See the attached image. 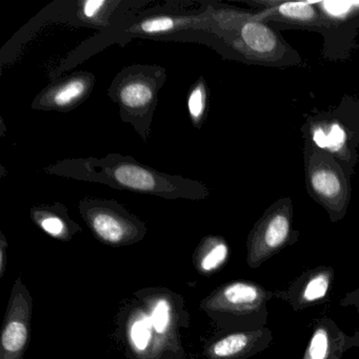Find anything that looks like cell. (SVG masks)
<instances>
[{"label":"cell","mask_w":359,"mask_h":359,"mask_svg":"<svg viewBox=\"0 0 359 359\" xmlns=\"http://www.w3.org/2000/svg\"><path fill=\"white\" fill-rule=\"evenodd\" d=\"M113 176L121 186L132 190L154 192L158 186L156 176L152 172L133 163H125L115 168Z\"/></svg>","instance_id":"5bb4252c"},{"label":"cell","mask_w":359,"mask_h":359,"mask_svg":"<svg viewBox=\"0 0 359 359\" xmlns=\"http://www.w3.org/2000/svg\"><path fill=\"white\" fill-rule=\"evenodd\" d=\"M355 8H356L357 13H359V1H354Z\"/></svg>","instance_id":"d4e9b609"},{"label":"cell","mask_w":359,"mask_h":359,"mask_svg":"<svg viewBox=\"0 0 359 359\" xmlns=\"http://www.w3.org/2000/svg\"><path fill=\"white\" fill-rule=\"evenodd\" d=\"M142 296H138L140 302H144L147 312L150 315L155 336L161 350L177 346V296L171 292L161 290H142Z\"/></svg>","instance_id":"52a82bcc"},{"label":"cell","mask_w":359,"mask_h":359,"mask_svg":"<svg viewBox=\"0 0 359 359\" xmlns=\"http://www.w3.org/2000/svg\"><path fill=\"white\" fill-rule=\"evenodd\" d=\"M175 27V22L169 18H150L140 25V29L147 34L167 33Z\"/></svg>","instance_id":"44dd1931"},{"label":"cell","mask_w":359,"mask_h":359,"mask_svg":"<svg viewBox=\"0 0 359 359\" xmlns=\"http://www.w3.org/2000/svg\"><path fill=\"white\" fill-rule=\"evenodd\" d=\"M83 215L100 243L111 247L133 245L146 234L142 222L111 208L94 207L86 210Z\"/></svg>","instance_id":"8992f818"},{"label":"cell","mask_w":359,"mask_h":359,"mask_svg":"<svg viewBox=\"0 0 359 359\" xmlns=\"http://www.w3.org/2000/svg\"><path fill=\"white\" fill-rule=\"evenodd\" d=\"M251 5L260 9L255 14L259 22H279L302 27H325V20L317 7V3H285L280 0H255Z\"/></svg>","instance_id":"ba28073f"},{"label":"cell","mask_w":359,"mask_h":359,"mask_svg":"<svg viewBox=\"0 0 359 359\" xmlns=\"http://www.w3.org/2000/svg\"><path fill=\"white\" fill-rule=\"evenodd\" d=\"M346 299H351V304H355L357 306V310L359 312V291L353 292L350 295H348Z\"/></svg>","instance_id":"cb8c5ba5"},{"label":"cell","mask_w":359,"mask_h":359,"mask_svg":"<svg viewBox=\"0 0 359 359\" xmlns=\"http://www.w3.org/2000/svg\"><path fill=\"white\" fill-rule=\"evenodd\" d=\"M205 100H207V94H205V88L203 83H199L198 86L191 92L188 100L189 113L193 121H201L203 116L205 110Z\"/></svg>","instance_id":"ffe728a7"},{"label":"cell","mask_w":359,"mask_h":359,"mask_svg":"<svg viewBox=\"0 0 359 359\" xmlns=\"http://www.w3.org/2000/svg\"><path fill=\"white\" fill-rule=\"evenodd\" d=\"M33 220L50 236L62 241H71L73 235L79 230V226H75L69 218L62 217L55 212H33Z\"/></svg>","instance_id":"9a60e30c"},{"label":"cell","mask_w":359,"mask_h":359,"mask_svg":"<svg viewBox=\"0 0 359 359\" xmlns=\"http://www.w3.org/2000/svg\"><path fill=\"white\" fill-rule=\"evenodd\" d=\"M304 140L316 148L333 155L352 175L358 163V140L336 116L335 113H321L306 118L302 128Z\"/></svg>","instance_id":"277c9868"},{"label":"cell","mask_w":359,"mask_h":359,"mask_svg":"<svg viewBox=\"0 0 359 359\" xmlns=\"http://www.w3.org/2000/svg\"><path fill=\"white\" fill-rule=\"evenodd\" d=\"M127 338L130 348L137 358H149L161 351L150 315L144 309L135 308L130 312L127 321Z\"/></svg>","instance_id":"7c38bea8"},{"label":"cell","mask_w":359,"mask_h":359,"mask_svg":"<svg viewBox=\"0 0 359 359\" xmlns=\"http://www.w3.org/2000/svg\"><path fill=\"white\" fill-rule=\"evenodd\" d=\"M323 323L315 327L302 359H340V355L348 348V338L335 325Z\"/></svg>","instance_id":"8fae6325"},{"label":"cell","mask_w":359,"mask_h":359,"mask_svg":"<svg viewBox=\"0 0 359 359\" xmlns=\"http://www.w3.org/2000/svg\"><path fill=\"white\" fill-rule=\"evenodd\" d=\"M154 92L146 81H132L123 86L119 93V98L123 106L129 109L144 108L152 102Z\"/></svg>","instance_id":"2e32d148"},{"label":"cell","mask_w":359,"mask_h":359,"mask_svg":"<svg viewBox=\"0 0 359 359\" xmlns=\"http://www.w3.org/2000/svg\"><path fill=\"white\" fill-rule=\"evenodd\" d=\"M87 83L81 79H72L58 86L51 94V102L57 108H67L85 95Z\"/></svg>","instance_id":"e0dca14e"},{"label":"cell","mask_w":359,"mask_h":359,"mask_svg":"<svg viewBox=\"0 0 359 359\" xmlns=\"http://www.w3.org/2000/svg\"><path fill=\"white\" fill-rule=\"evenodd\" d=\"M304 174L309 195L329 214L332 222L346 216L351 201V174L325 151L304 140Z\"/></svg>","instance_id":"6da1fadb"},{"label":"cell","mask_w":359,"mask_h":359,"mask_svg":"<svg viewBox=\"0 0 359 359\" xmlns=\"http://www.w3.org/2000/svg\"><path fill=\"white\" fill-rule=\"evenodd\" d=\"M106 1L104 0H88L83 5V13L87 18H95L100 13Z\"/></svg>","instance_id":"7402d4cb"},{"label":"cell","mask_w":359,"mask_h":359,"mask_svg":"<svg viewBox=\"0 0 359 359\" xmlns=\"http://www.w3.org/2000/svg\"><path fill=\"white\" fill-rule=\"evenodd\" d=\"M32 315V296L22 277H18L12 287L6 311L0 338V359L24 358L30 341Z\"/></svg>","instance_id":"5b68a950"},{"label":"cell","mask_w":359,"mask_h":359,"mask_svg":"<svg viewBox=\"0 0 359 359\" xmlns=\"http://www.w3.org/2000/svg\"><path fill=\"white\" fill-rule=\"evenodd\" d=\"M293 203L283 197L273 203L254 224L248 237L247 262L255 269L291 243L293 235Z\"/></svg>","instance_id":"3957f363"},{"label":"cell","mask_w":359,"mask_h":359,"mask_svg":"<svg viewBox=\"0 0 359 359\" xmlns=\"http://www.w3.org/2000/svg\"><path fill=\"white\" fill-rule=\"evenodd\" d=\"M333 280V269L319 266L300 275L292 283L291 287L281 294V297L287 300L294 310L310 308L327 297Z\"/></svg>","instance_id":"30bf717a"},{"label":"cell","mask_w":359,"mask_h":359,"mask_svg":"<svg viewBox=\"0 0 359 359\" xmlns=\"http://www.w3.org/2000/svg\"><path fill=\"white\" fill-rule=\"evenodd\" d=\"M317 7L327 22L346 20L357 13L354 1H321L317 3Z\"/></svg>","instance_id":"d6986e66"},{"label":"cell","mask_w":359,"mask_h":359,"mask_svg":"<svg viewBox=\"0 0 359 359\" xmlns=\"http://www.w3.org/2000/svg\"><path fill=\"white\" fill-rule=\"evenodd\" d=\"M333 112L359 142V100L344 98Z\"/></svg>","instance_id":"ac0fdd59"},{"label":"cell","mask_w":359,"mask_h":359,"mask_svg":"<svg viewBox=\"0 0 359 359\" xmlns=\"http://www.w3.org/2000/svg\"><path fill=\"white\" fill-rule=\"evenodd\" d=\"M270 330L238 331L222 335L205 348L208 359H245L266 348L272 342Z\"/></svg>","instance_id":"9c48e42d"},{"label":"cell","mask_w":359,"mask_h":359,"mask_svg":"<svg viewBox=\"0 0 359 359\" xmlns=\"http://www.w3.org/2000/svg\"><path fill=\"white\" fill-rule=\"evenodd\" d=\"M7 249L8 243L5 236L1 234V241H0V278H3L5 275L6 268H7Z\"/></svg>","instance_id":"603a6c76"},{"label":"cell","mask_w":359,"mask_h":359,"mask_svg":"<svg viewBox=\"0 0 359 359\" xmlns=\"http://www.w3.org/2000/svg\"><path fill=\"white\" fill-rule=\"evenodd\" d=\"M230 249L224 238L209 236L201 241L193 255V262L199 274L211 276L228 262Z\"/></svg>","instance_id":"4fadbf2b"},{"label":"cell","mask_w":359,"mask_h":359,"mask_svg":"<svg viewBox=\"0 0 359 359\" xmlns=\"http://www.w3.org/2000/svg\"><path fill=\"white\" fill-rule=\"evenodd\" d=\"M272 296L253 281H231L208 296L201 308L222 327L256 331L264 329L257 318L262 323L266 320V304Z\"/></svg>","instance_id":"7a4b0ae2"}]
</instances>
